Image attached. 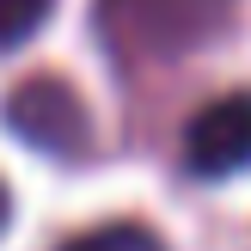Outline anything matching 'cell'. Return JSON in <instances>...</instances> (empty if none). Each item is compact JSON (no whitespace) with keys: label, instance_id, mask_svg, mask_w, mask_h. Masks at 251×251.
<instances>
[{"label":"cell","instance_id":"1","mask_svg":"<svg viewBox=\"0 0 251 251\" xmlns=\"http://www.w3.org/2000/svg\"><path fill=\"white\" fill-rule=\"evenodd\" d=\"M239 0H98V31L117 61H172L215 43Z\"/></svg>","mask_w":251,"mask_h":251},{"label":"cell","instance_id":"2","mask_svg":"<svg viewBox=\"0 0 251 251\" xmlns=\"http://www.w3.org/2000/svg\"><path fill=\"white\" fill-rule=\"evenodd\" d=\"M0 123H6V135H19V141L37 147V153H80L86 135H92L86 98L74 92L68 80H55V74L19 80L6 92V104H0Z\"/></svg>","mask_w":251,"mask_h":251},{"label":"cell","instance_id":"3","mask_svg":"<svg viewBox=\"0 0 251 251\" xmlns=\"http://www.w3.org/2000/svg\"><path fill=\"white\" fill-rule=\"evenodd\" d=\"M251 166V92L208 98L184 123V172L196 178H233Z\"/></svg>","mask_w":251,"mask_h":251},{"label":"cell","instance_id":"4","mask_svg":"<svg viewBox=\"0 0 251 251\" xmlns=\"http://www.w3.org/2000/svg\"><path fill=\"white\" fill-rule=\"evenodd\" d=\"M61 251H166V245H159V233L147 221H104V227L68 239Z\"/></svg>","mask_w":251,"mask_h":251},{"label":"cell","instance_id":"5","mask_svg":"<svg viewBox=\"0 0 251 251\" xmlns=\"http://www.w3.org/2000/svg\"><path fill=\"white\" fill-rule=\"evenodd\" d=\"M55 0H0V49H19L25 37H37V25L49 19Z\"/></svg>","mask_w":251,"mask_h":251},{"label":"cell","instance_id":"6","mask_svg":"<svg viewBox=\"0 0 251 251\" xmlns=\"http://www.w3.org/2000/svg\"><path fill=\"white\" fill-rule=\"evenodd\" d=\"M6 221H12V196H6V184H0V233H6Z\"/></svg>","mask_w":251,"mask_h":251}]
</instances>
